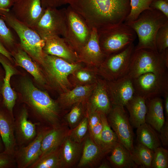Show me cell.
<instances>
[{
  "mask_svg": "<svg viewBox=\"0 0 168 168\" xmlns=\"http://www.w3.org/2000/svg\"><path fill=\"white\" fill-rule=\"evenodd\" d=\"M69 130L65 123L52 128L42 139L40 157L59 148L67 136Z\"/></svg>",
  "mask_w": 168,
  "mask_h": 168,
  "instance_id": "27",
  "label": "cell"
},
{
  "mask_svg": "<svg viewBox=\"0 0 168 168\" xmlns=\"http://www.w3.org/2000/svg\"><path fill=\"white\" fill-rule=\"evenodd\" d=\"M14 3L13 0H0V15L10 11Z\"/></svg>",
  "mask_w": 168,
  "mask_h": 168,
  "instance_id": "46",
  "label": "cell"
},
{
  "mask_svg": "<svg viewBox=\"0 0 168 168\" xmlns=\"http://www.w3.org/2000/svg\"><path fill=\"white\" fill-rule=\"evenodd\" d=\"M87 104L96 111L106 115L109 114L113 105L105 80L98 78Z\"/></svg>",
  "mask_w": 168,
  "mask_h": 168,
  "instance_id": "20",
  "label": "cell"
},
{
  "mask_svg": "<svg viewBox=\"0 0 168 168\" xmlns=\"http://www.w3.org/2000/svg\"><path fill=\"white\" fill-rule=\"evenodd\" d=\"M105 155L88 133L82 142V153L77 167H92L99 165Z\"/></svg>",
  "mask_w": 168,
  "mask_h": 168,
  "instance_id": "22",
  "label": "cell"
},
{
  "mask_svg": "<svg viewBox=\"0 0 168 168\" xmlns=\"http://www.w3.org/2000/svg\"><path fill=\"white\" fill-rule=\"evenodd\" d=\"M43 66L50 80L62 93L71 89L73 85L69 77L82 66L81 62L71 63L60 57L45 54Z\"/></svg>",
  "mask_w": 168,
  "mask_h": 168,
  "instance_id": "7",
  "label": "cell"
},
{
  "mask_svg": "<svg viewBox=\"0 0 168 168\" xmlns=\"http://www.w3.org/2000/svg\"><path fill=\"white\" fill-rule=\"evenodd\" d=\"M44 40L43 51L45 54L60 57L71 63L80 62L77 53L65 39L54 36Z\"/></svg>",
  "mask_w": 168,
  "mask_h": 168,
  "instance_id": "18",
  "label": "cell"
},
{
  "mask_svg": "<svg viewBox=\"0 0 168 168\" xmlns=\"http://www.w3.org/2000/svg\"><path fill=\"white\" fill-rule=\"evenodd\" d=\"M52 128L42 125H38L37 134L34 139L26 146L16 148L14 156L17 168H29L39 158L42 139Z\"/></svg>",
  "mask_w": 168,
  "mask_h": 168,
  "instance_id": "13",
  "label": "cell"
},
{
  "mask_svg": "<svg viewBox=\"0 0 168 168\" xmlns=\"http://www.w3.org/2000/svg\"><path fill=\"white\" fill-rule=\"evenodd\" d=\"M0 17L16 33L22 49L34 60L43 66L45 55L43 51L44 40L33 28L17 20L11 10L1 15Z\"/></svg>",
  "mask_w": 168,
  "mask_h": 168,
  "instance_id": "5",
  "label": "cell"
},
{
  "mask_svg": "<svg viewBox=\"0 0 168 168\" xmlns=\"http://www.w3.org/2000/svg\"><path fill=\"white\" fill-rule=\"evenodd\" d=\"M32 28L44 40L60 35L65 37L67 31L66 9L51 7L44 9L42 15Z\"/></svg>",
  "mask_w": 168,
  "mask_h": 168,
  "instance_id": "9",
  "label": "cell"
},
{
  "mask_svg": "<svg viewBox=\"0 0 168 168\" xmlns=\"http://www.w3.org/2000/svg\"><path fill=\"white\" fill-rule=\"evenodd\" d=\"M168 167V151L161 147L154 151L152 162V168H167Z\"/></svg>",
  "mask_w": 168,
  "mask_h": 168,
  "instance_id": "40",
  "label": "cell"
},
{
  "mask_svg": "<svg viewBox=\"0 0 168 168\" xmlns=\"http://www.w3.org/2000/svg\"><path fill=\"white\" fill-rule=\"evenodd\" d=\"M86 114L88 119L89 135L99 147L100 136L103 127L101 114L92 110L86 104Z\"/></svg>",
  "mask_w": 168,
  "mask_h": 168,
  "instance_id": "32",
  "label": "cell"
},
{
  "mask_svg": "<svg viewBox=\"0 0 168 168\" xmlns=\"http://www.w3.org/2000/svg\"><path fill=\"white\" fill-rule=\"evenodd\" d=\"M0 135L4 145V152L14 156L16 144L14 117L5 107L2 101L0 102Z\"/></svg>",
  "mask_w": 168,
  "mask_h": 168,
  "instance_id": "19",
  "label": "cell"
},
{
  "mask_svg": "<svg viewBox=\"0 0 168 168\" xmlns=\"http://www.w3.org/2000/svg\"><path fill=\"white\" fill-rule=\"evenodd\" d=\"M159 137L162 145L165 146L168 145V121H165L161 127L160 133Z\"/></svg>",
  "mask_w": 168,
  "mask_h": 168,
  "instance_id": "45",
  "label": "cell"
},
{
  "mask_svg": "<svg viewBox=\"0 0 168 168\" xmlns=\"http://www.w3.org/2000/svg\"><path fill=\"white\" fill-rule=\"evenodd\" d=\"M88 122L86 114L76 127L69 129L68 136L73 141L82 143L88 133Z\"/></svg>",
  "mask_w": 168,
  "mask_h": 168,
  "instance_id": "38",
  "label": "cell"
},
{
  "mask_svg": "<svg viewBox=\"0 0 168 168\" xmlns=\"http://www.w3.org/2000/svg\"><path fill=\"white\" fill-rule=\"evenodd\" d=\"M77 54L80 62L96 68L105 59L106 57L101 49L98 31L96 29L91 30L88 41L80 49Z\"/></svg>",
  "mask_w": 168,
  "mask_h": 168,
  "instance_id": "17",
  "label": "cell"
},
{
  "mask_svg": "<svg viewBox=\"0 0 168 168\" xmlns=\"http://www.w3.org/2000/svg\"><path fill=\"white\" fill-rule=\"evenodd\" d=\"M14 120L16 148L26 146L35 138L37 126L40 124L37 122L33 123L29 119V113L25 107L14 117Z\"/></svg>",
  "mask_w": 168,
  "mask_h": 168,
  "instance_id": "15",
  "label": "cell"
},
{
  "mask_svg": "<svg viewBox=\"0 0 168 168\" xmlns=\"http://www.w3.org/2000/svg\"><path fill=\"white\" fill-rule=\"evenodd\" d=\"M87 101L77 103L71 107L70 111L65 116V122L69 129H72L78 125L86 115Z\"/></svg>",
  "mask_w": 168,
  "mask_h": 168,
  "instance_id": "35",
  "label": "cell"
},
{
  "mask_svg": "<svg viewBox=\"0 0 168 168\" xmlns=\"http://www.w3.org/2000/svg\"><path fill=\"white\" fill-rule=\"evenodd\" d=\"M106 81L112 105L124 107L135 94L132 79L127 74L116 80Z\"/></svg>",
  "mask_w": 168,
  "mask_h": 168,
  "instance_id": "16",
  "label": "cell"
},
{
  "mask_svg": "<svg viewBox=\"0 0 168 168\" xmlns=\"http://www.w3.org/2000/svg\"><path fill=\"white\" fill-rule=\"evenodd\" d=\"M157 51L161 53L168 49V22L158 30L155 37Z\"/></svg>",
  "mask_w": 168,
  "mask_h": 168,
  "instance_id": "41",
  "label": "cell"
},
{
  "mask_svg": "<svg viewBox=\"0 0 168 168\" xmlns=\"http://www.w3.org/2000/svg\"><path fill=\"white\" fill-rule=\"evenodd\" d=\"M59 149L39 157L29 168H61Z\"/></svg>",
  "mask_w": 168,
  "mask_h": 168,
  "instance_id": "36",
  "label": "cell"
},
{
  "mask_svg": "<svg viewBox=\"0 0 168 168\" xmlns=\"http://www.w3.org/2000/svg\"><path fill=\"white\" fill-rule=\"evenodd\" d=\"M137 128L138 143L154 151L157 147H161L159 135L150 124L145 122Z\"/></svg>",
  "mask_w": 168,
  "mask_h": 168,
  "instance_id": "30",
  "label": "cell"
},
{
  "mask_svg": "<svg viewBox=\"0 0 168 168\" xmlns=\"http://www.w3.org/2000/svg\"><path fill=\"white\" fill-rule=\"evenodd\" d=\"M108 157L111 163L117 168H136L137 166L133 160L131 154L122 144L118 142L110 152Z\"/></svg>",
  "mask_w": 168,
  "mask_h": 168,
  "instance_id": "29",
  "label": "cell"
},
{
  "mask_svg": "<svg viewBox=\"0 0 168 168\" xmlns=\"http://www.w3.org/2000/svg\"><path fill=\"white\" fill-rule=\"evenodd\" d=\"M103 127L100 140L99 147L106 155L110 152L119 142L115 133L108 123L107 115L101 114Z\"/></svg>",
  "mask_w": 168,
  "mask_h": 168,
  "instance_id": "31",
  "label": "cell"
},
{
  "mask_svg": "<svg viewBox=\"0 0 168 168\" xmlns=\"http://www.w3.org/2000/svg\"><path fill=\"white\" fill-rule=\"evenodd\" d=\"M107 118L109 125L117 136L119 142L131 152L134 147L133 133L124 107L113 105Z\"/></svg>",
  "mask_w": 168,
  "mask_h": 168,
  "instance_id": "11",
  "label": "cell"
},
{
  "mask_svg": "<svg viewBox=\"0 0 168 168\" xmlns=\"http://www.w3.org/2000/svg\"><path fill=\"white\" fill-rule=\"evenodd\" d=\"M125 106L129 113V120L132 128H137L145 122L147 107L145 99L135 94Z\"/></svg>",
  "mask_w": 168,
  "mask_h": 168,
  "instance_id": "28",
  "label": "cell"
},
{
  "mask_svg": "<svg viewBox=\"0 0 168 168\" xmlns=\"http://www.w3.org/2000/svg\"><path fill=\"white\" fill-rule=\"evenodd\" d=\"M96 68H90L81 67L69 76L71 83L74 86L90 85L97 82L98 78Z\"/></svg>",
  "mask_w": 168,
  "mask_h": 168,
  "instance_id": "33",
  "label": "cell"
},
{
  "mask_svg": "<svg viewBox=\"0 0 168 168\" xmlns=\"http://www.w3.org/2000/svg\"><path fill=\"white\" fill-rule=\"evenodd\" d=\"M5 150L4 145L2 138L0 135V152H3Z\"/></svg>",
  "mask_w": 168,
  "mask_h": 168,
  "instance_id": "50",
  "label": "cell"
},
{
  "mask_svg": "<svg viewBox=\"0 0 168 168\" xmlns=\"http://www.w3.org/2000/svg\"><path fill=\"white\" fill-rule=\"evenodd\" d=\"M11 11L17 20L33 28L42 15L44 9L41 0H19L14 3Z\"/></svg>",
  "mask_w": 168,
  "mask_h": 168,
  "instance_id": "14",
  "label": "cell"
},
{
  "mask_svg": "<svg viewBox=\"0 0 168 168\" xmlns=\"http://www.w3.org/2000/svg\"><path fill=\"white\" fill-rule=\"evenodd\" d=\"M0 85H1V81H0ZM0 90L1 91V89H0Z\"/></svg>",
  "mask_w": 168,
  "mask_h": 168,
  "instance_id": "53",
  "label": "cell"
},
{
  "mask_svg": "<svg viewBox=\"0 0 168 168\" xmlns=\"http://www.w3.org/2000/svg\"><path fill=\"white\" fill-rule=\"evenodd\" d=\"M9 60L6 56L0 53V63L5 71V76L1 93L2 102L9 112L14 116L13 110L17 96L16 93L11 88L10 80L12 76L16 73V71L9 62Z\"/></svg>",
  "mask_w": 168,
  "mask_h": 168,
  "instance_id": "21",
  "label": "cell"
},
{
  "mask_svg": "<svg viewBox=\"0 0 168 168\" xmlns=\"http://www.w3.org/2000/svg\"><path fill=\"white\" fill-rule=\"evenodd\" d=\"M98 31L101 49L106 57L123 50L133 43L137 35L124 22Z\"/></svg>",
  "mask_w": 168,
  "mask_h": 168,
  "instance_id": "6",
  "label": "cell"
},
{
  "mask_svg": "<svg viewBox=\"0 0 168 168\" xmlns=\"http://www.w3.org/2000/svg\"><path fill=\"white\" fill-rule=\"evenodd\" d=\"M66 12L67 31L65 39L71 47L78 52L88 41L91 30L81 18L69 7L66 9Z\"/></svg>",
  "mask_w": 168,
  "mask_h": 168,
  "instance_id": "12",
  "label": "cell"
},
{
  "mask_svg": "<svg viewBox=\"0 0 168 168\" xmlns=\"http://www.w3.org/2000/svg\"><path fill=\"white\" fill-rule=\"evenodd\" d=\"M82 149V143L75 142L67 135L59 147L61 168H71L75 166L79 161Z\"/></svg>",
  "mask_w": 168,
  "mask_h": 168,
  "instance_id": "25",
  "label": "cell"
},
{
  "mask_svg": "<svg viewBox=\"0 0 168 168\" xmlns=\"http://www.w3.org/2000/svg\"><path fill=\"white\" fill-rule=\"evenodd\" d=\"M163 103V100L160 96L146 100L147 112L145 123L159 133L165 121Z\"/></svg>",
  "mask_w": 168,
  "mask_h": 168,
  "instance_id": "26",
  "label": "cell"
},
{
  "mask_svg": "<svg viewBox=\"0 0 168 168\" xmlns=\"http://www.w3.org/2000/svg\"><path fill=\"white\" fill-rule=\"evenodd\" d=\"M16 167L14 156L4 152H0V168H13Z\"/></svg>",
  "mask_w": 168,
  "mask_h": 168,
  "instance_id": "42",
  "label": "cell"
},
{
  "mask_svg": "<svg viewBox=\"0 0 168 168\" xmlns=\"http://www.w3.org/2000/svg\"><path fill=\"white\" fill-rule=\"evenodd\" d=\"M2 100V97H1V96H0V102Z\"/></svg>",
  "mask_w": 168,
  "mask_h": 168,
  "instance_id": "51",
  "label": "cell"
},
{
  "mask_svg": "<svg viewBox=\"0 0 168 168\" xmlns=\"http://www.w3.org/2000/svg\"><path fill=\"white\" fill-rule=\"evenodd\" d=\"M153 0H130V10L124 22L128 24L136 20L143 11L152 9L150 5Z\"/></svg>",
  "mask_w": 168,
  "mask_h": 168,
  "instance_id": "37",
  "label": "cell"
},
{
  "mask_svg": "<svg viewBox=\"0 0 168 168\" xmlns=\"http://www.w3.org/2000/svg\"><path fill=\"white\" fill-rule=\"evenodd\" d=\"M19 0H13L14 2V3L17 1H18Z\"/></svg>",
  "mask_w": 168,
  "mask_h": 168,
  "instance_id": "52",
  "label": "cell"
},
{
  "mask_svg": "<svg viewBox=\"0 0 168 168\" xmlns=\"http://www.w3.org/2000/svg\"><path fill=\"white\" fill-rule=\"evenodd\" d=\"M164 97L163 108L166 118V120H168V91L165 92L163 96Z\"/></svg>",
  "mask_w": 168,
  "mask_h": 168,
  "instance_id": "48",
  "label": "cell"
},
{
  "mask_svg": "<svg viewBox=\"0 0 168 168\" xmlns=\"http://www.w3.org/2000/svg\"><path fill=\"white\" fill-rule=\"evenodd\" d=\"M132 80L135 94L146 100L163 96L168 91V72L162 74L146 73Z\"/></svg>",
  "mask_w": 168,
  "mask_h": 168,
  "instance_id": "10",
  "label": "cell"
},
{
  "mask_svg": "<svg viewBox=\"0 0 168 168\" xmlns=\"http://www.w3.org/2000/svg\"><path fill=\"white\" fill-rule=\"evenodd\" d=\"M0 42L8 50L14 48L16 44L15 39L5 21L0 17Z\"/></svg>",
  "mask_w": 168,
  "mask_h": 168,
  "instance_id": "39",
  "label": "cell"
},
{
  "mask_svg": "<svg viewBox=\"0 0 168 168\" xmlns=\"http://www.w3.org/2000/svg\"><path fill=\"white\" fill-rule=\"evenodd\" d=\"M134 48L133 43L121 51L106 57L96 68L98 75L108 81L116 80L127 75Z\"/></svg>",
  "mask_w": 168,
  "mask_h": 168,
  "instance_id": "8",
  "label": "cell"
},
{
  "mask_svg": "<svg viewBox=\"0 0 168 168\" xmlns=\"http://www.w3.org/2000/svg\"><path fill=\"white\" fill-rule=\"evenodd\" d=\"M43 9L47 8H56L66 4L65 0H41Z\"/></svg>",
  "mask_w": 168,
  "mask_h": 168,
  "instance_id": "44",
  "label": "cell"
},
{
  "mask_svg": "<svg viewBox=\"0 0 168 168\" xmlns=\"http://www.w3.org/2000/svg\"><path fill=\"white\" fill-rule=\"evenodd\" d=\"M168 49L159 53L147 49L134 50L127 75L132 79L144 73L157 74L168 72Z\"/></svg>",
  "mask_w": 168,
  "mask_h": 168,
  "instance_id": "4",
  "label": "cell"
},
{
  "mask_svg": "<svg viewBox=\"0 0 168 168\" xmlns=\"http://www.w3.org/2000/svg\"><path fill=\"white\" fill-rule=\"evenodd\" d=\"M150 7L160 11L168 17V0H153Z\"/></svg>",
  "mask_w": 168,
  "mask_h": 168,
  "instance_id": "43",
  "label": "cell"
},
{
  "mask_svg": "<svg viewBox=\"0 0 168 168\" xmlns=\"http://www.w3.org/2000/svg\"><path fill=\"white\" fill-rule=\"evenodd\" d=\"M168 22V17L162 12L152 9L143 11L137 19L127 24L134 30L138 37V42L134 50L147 49L157 51L156 34L159 28Z\"/></svg>",
  "mask_w": 168,
  "mask_h": 168,
  "instance_id": "3",
  "label": "cell"
},
{
  "mask_svg": "<svg viewBox=\"0 0 168 168\" xmlns=\"http://www.w3.org/2000/svg\"><path fill=\"white\" fill-rule=\"evenodd\" d=\"M91 30L97 31L124 22L130 10V0H65Z\"/></svg>",
  "mask_w": 168,
  "mask_h": 168,
  "instance_id": "1",
  "label": "cell"
},
{
  "mask_svg": "<svg viewBox=\"0 0 168 168\" xmlns=\"http://www.w3.org/2000/svg\"><path fill=\"white\" fill-rule=\"evenodd\" d=\"M0 53L6 56L10 61L13 60L11 53L9 52L0 42Z\"/></svg>",
  "mask_w": 168,
  "mask_h": 168,
  "instance_id": "47",
  "label": "cell"
},
{
  "mask_svg": "<svg viewBox=\"0 0 168 168\" xmlns=\"http://www.w3.org/2000/svg\"><path fill=\"white\" fill-rule=\"evenodd\" d=\"M99 168H111L110 165L105 160H104L101 162L99 165Z\"/></svg>",
  "mask_w": 168,
  "mask_h": 168,
  "instance_id": "49",
  "label": "cell"
},
{
  "mask_svg": "<svg viewBox=\"0 0 168 168\" xmlns=\"http://www.w3.org/2000/svg\"><path fill=\"white\" fill-rule=\"evenodd\" d=\"M11 54L16 64L29 72L39 83L44 85L46 80L38 65L33 59L17 44Z\"/></svg>",
  "mask_w": 168,
  "mask_h": 168,
  "instance_id": "24",
  "label": "cell"
},
{
  "mask_svg": "<svg viewBox=\"0 0 168 168\" xmlns=\"http://www.w3.org/2000/svg\"><path fill=\"white\" fill-rule=\"evenodd\" d=\"M132 159L138 167L141 168H152V162L154 151L139 143L134 147L130 152Z\"/></svg>",
  "mask_w": 168,
  "mask_h": 168,
  "instance_id": "34",
  "label": "cell"
},
{
  "mask_svg": "<svg viewBox=\"0 0 168 168\" xmlns=\"http://www.w3.org/2000/svg\"><path fill=\"white\" fill-rule=\"evenodd\" d=\"M23 100L32 110L35 119L41 125L54 128L64 123L61 108L57 101L36 87L28 79L21 82Z\"/></svg>",
  "mask_w": 168,
  "mask_h": 168,
  "instance_id": "2",
  "label": "cell"
},
{
  "mask_svg": "<svg viewBox=\"0 0 168 168\" xmlns=\"http://www.w3.org/2000/svg\"><path fill=\"white\" fill-rule=\"evenodd\" d=\"M96 83L75 86L73 88L61 93L57 101L61 109L69 108L77 103L87 101L91 96Z\"/></svg>",
  "mask_w": 168,
  "mask_h": 168,
  "instance_id": "23",
  "label": "cell"
}]
</instances>
